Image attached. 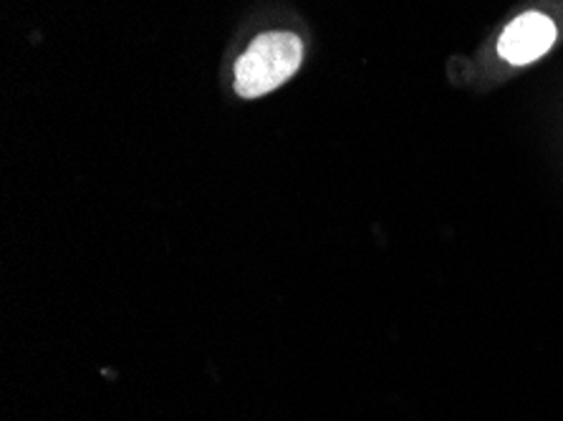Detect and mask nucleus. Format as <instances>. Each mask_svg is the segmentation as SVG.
Here are the masks:
<instances>
[{
    "label": "nucleus",
    "mask_w": 563,
    "mask_h": 421,
    "mask_svg": "<svg viewBox=\"0 0 563 421\" xmlns=\"http://www.w3.org/2000/svg\"><path fill=\"white\" fill-rule=\"evenodd\" d=\"M303 62V43L294 33L258 36L235 66V91L243 99L266 97L298 71Z\"/></svg>",
    "instance_id": "1"
},
{
    "label": "nucleus",
    "mask_w": 563,
    "mask_h": 421,
    "mask_svg": "<svg viewBox=\"0 0 563 421\" xmlns=\"http://www.w3.org/2000/svg\"><path fill=\"white\" fill-rule=\"evenodd\" d=\"M556 41V25L543 13H526L503 31L498 51L508 64L523 66L541 58Z\"/></svg>",
    "instance_id": "2"
}]
</instances>
